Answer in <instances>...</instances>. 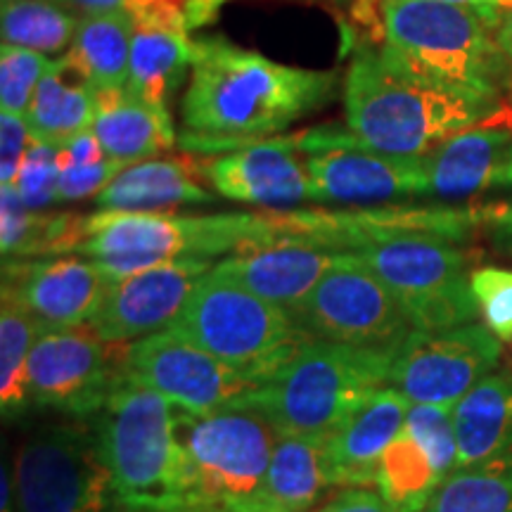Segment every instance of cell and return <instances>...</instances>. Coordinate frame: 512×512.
Wrapping results in <instances>:
<instances>
[{
    "mask_svg": "<svg viewBox=\"0 0 512 512\" xmlns=\"http://www.w3.org/2000/svg\"><path fill=\"white\" fill-rule=\"evenodd\" d=\"M337 83L335 72L290 67L226 38H202L181 102L183 126L211 143L261 140L328 105Z\"/></svg>",
    "mask_w": 512,
    "mask_h": 512,
    "instance_id": "cell-1",
    "label": "cell"
},
{
    "mask_svg": "<svg viewBox=\"0 0 512 512\" xmlns=\"http://www.w3.org/2000/svg\"><path fill=\"white\" fill-rule=\"evenodd\" d=\"M380 50L403 72L446 93L498 105L512 67L482 12L441 0H380Z\"/></svg>",
    "mask_w": 512,
    "mask_h": 512,
    "instance_id": "cell-2",
    "label": "cell"
},
{
    "mask_svg": "<svg viewBox=\"0 0 512 512\" xmlns=\"http://www.w3.org/2000/svg\"><path fill=\"white\" fill-rule=\"evenodd\" d=\"M494 107L418 81L380 48H358L344 79L349 133L387 155H425Z\"/></svg>",
    "mask_w": 512,
    "mask_h": 512,
    "instance_id": "cell-3",
    "label": "cell"
},
{
    "mask_svg": "<svg viewBox=\"0 0 512 512\" xmlns=\"http://www.w3.org/2000/svg\"><path fill=\"white\" fill-rule=\"evenodd\" d=\"M278 242L271 214L181 216L174 211H98L81 216L69 252L83 254L110 280L181 259H223Z\"/></svg>",
    "mask_w": 512,
    "mask_h": 512,
    "instance_id": "cell-4",
    "label": "cell"
},
{
    "mask_svg": "<svg viewBox=\"0 0 512 512\" xmlns=\"http://www.w3.org/2000/svg\"><path fill=\"white\" fill-rule=\"evenodd\" d=\"M119 512H185V458L176 406L133 377L91 418Z\"/></svg>",
    "mask_w": 512,
    "mask_h": 512,
    "instance_id": "cell-5",
    "label": "cell"
},
{
    "mask_svg": "<svg viewBox=\"0 0 512 512\" xmlns=\"http://www.w3.org/2000/svg\"><path fill=\"white\" fill-rule=\"evenodd\" d=\"M399 349L309 339L287 366L235 408L261 413L278 434L328 439L363 401L387 387Z\"/></svg>",
    "mask_w": 512,
    "mask_h": 512,
    "instance_id": "cell-6",
    "label": "cell"
},
{
    "mask_svg": "<svg viewBox=\"0 0 512 512\" xmlns=\"http://www.w3.org/2000/svg\"><path fill=\"white\" fill-rule=\"evenodd\" d=\"M169 330L252 377L259 387L309 342L290 311L256 297L214 268L202 275Z\"/></svg>",
    "mask_w": 512,
    "mask_h": 512,
    "instance_id": "cell-7",
    "label": "cell"
},
{
    "mask_svg": "<svg viewBox=\"0 0 512 512\" xmlns=\"http://www.w3.org/2000/svg\"><path fill=\"white\" fill-rule=\"evenodd\" d=\"M176 437L185 458V512H211L233 510L259 491L278 432L252 408L192 415L176 406Z\"/></svg>",
    "mask_w": 512,
    "mask_h": 512,
    "instance_id": "cell-8",
    "label": "cell"
},
{
    "mask_svg": "<svg viewBox=\"0 0 512 512\" xmlns=\"http://www.w3.org/2000/svg\"><path fill=\"white\" fill-rule=\"evenodd\" d=\"M351 254L387 285L413 330L446 332L477 320L470 259L453 240L401 235L351 249Z\"/></svg>",
    "mask_w": 512,
    "mask_h": 512,
    "instance_id": "cell-9",
    "label": "cell"
},
{
    "mask_svg": "<svg viewBox=\"0 0 512 512\" xmlns=\"http://www.w3.org/2000/svg\"><path fill=\"white\" fill-rule=\"evenodd\" d=\"M15 512H119L91 420L43 422L17 446Z\"/></svg>",
    "mask_w": 512,
    "mask_h": 512,
    "instance_id": "cell-10",
    "label": "cell"
},
{
    "mask_svg": "<svg viewBox=\"0 0 512 512\" xmlns=\"http://www.w3.org/2000/svg\"><path fill=\"white\" fill-rule=\"evenodd\" d=\"M128 377V344L105 342L91 325L48 328L29 356V399L31 406L91 420Z\"/></svg>",
    "mask_w": 512,
    "mask_h": 512,
    "instance_id": "cell-11",
    "label": "cell"
},
{
    "mask_svg": "<svg viewBox=\"0 0 512 512\" xmlns=\"http://www.w3.org/2000/svg\"><path fill=\"white\" fill-rule=\"evenodd\" d=\"M290 313L297 328L318 342L399 349L413 335L394 294L351 252L339 254L316 290Z\"/></svg>",
    "mask_w": 512,
    "mask_h": 512,
    "instance_id": "cell-12",
    "label": "cell"
},
{
    "mask_svg": "<svg viewBox=\"0 0 512 512\" xmlns=\"http://www.w3.org/2000/svg\"><path fill=\"white\" fill-rule=\"evenodd\" d=\"M309 171L313 202L370 204L422 195V155L401 157L358 143L349 128L320 126L294 138Z\"/></svg>",
    "mask_w": 512,
    "mask_h": 512,
    "instance_id": "cell-13",
    "label": "cell"
},
{
    "mask_svg": "<svg viewBox=\"0 0 512 512\" xmlns=\"http://www.w3.org/2000/svg\"><path fill=\"white\" fill-rule=\"evenodd\" d=\"M128 373L192 415L235 408L259 389L252 377L169 328L128 344Z\"/></svg>",
    "mask_w": 512,
    "mask_h": 512,
    "instance_id": "cell-14",
    "label": "cell"
},
{
    "mask_svg": "<svg viewBox=\"0 0 512 512\" xmlns=\"http://www.w3.org/2000/svg\"><path fill=\"white\" fill-rule=\"evenodd\" d=\"M501 339L470 323L446 332H420L396 351L389 384L411 403L456 406L475 384L498 368Z\"/></svg>",
    "mask_w": 512,
    "mask_h": 512,
    "instance_id": "cell-15",
    "label": "cell"
},
{
    "mask_svg": "<svg viewBox=\"0 0 512 512\" xmlns=\"http://www.w3.org/2000/svg\"><path fill=\"white\" fill-rule=\"evenodd\" d=\"M209 259H181L147 268L128 278L112 280L98 313L88 325L105 342L131 344L140 337L166 330L202 275L214 268Z\"/></svg>",
    "mask_w": 512,
    "mask_h": 512,
    "instance_id": "cell-16",
    "label": "cell"
},
{
    "mask_svg": "<svg viewBox=\"0 0 512 512\" xmlns=\"http://www.w3.org/2000/svg\"><path fill=\"white\" fill-rule=\"evenodd\" d=\"M112 280L95 261L57 256V259H5L3 294L17 299L48 328L88 325L98 313Z\"/></svg>",
    "mask_w": 512,
    "mask_h": 512,
    "instance_id": "cell-17",
    "label": "cell"
},
{
    "mask_svg": "<svg viewBox=\"0 0 512 512\" xmlns=\"http://www.w3.org/2000/svg\"><path fill=\"white\" fill-rule=\"evenodd\" d=\"M512 147V102L501 100L475 121L422 155V197L465 200L498 188Z\"/></svg>",
    "mask_w": 512,
    "mask_h": 512,
    "instance_id": "cell-18",
    "label": "cell"
},
{
    "mask_svg": "<svg viewBox=\"0 0 512 512\" xmlns=\"http://www.w3.org/2000/svg\"><path fill=\"white\" fill-rule=\"evenodd\" d=\"M211 188L221 197L256 207H294L313 202L304 155L294 138L256 140L207 166Z\"/></svg>",
    "mask_w": 512,
    "mask_h": 512,
    "instance_id": "cell-19",
    "label": "cell"
},
{
    "mask_svg": "<svg viewBox=\"0 0 512 512\" xmlns=\"http://www.w3.org/2000/svg\"><path fill=\"white\" fill-rule=\"evenodd\" d=\"M408 408V396L387 384L325 439V472L330 489L375 486L377 467L384 451L406 425Z\"/></svg>",
    "mask_w": 512,
    "mask_h": 512,
    "instance_id": "cell-20",
    "label": "cell"
},
{
    "mask_svg": "<svg viewBox=\"0 0 512 512\" xmlns=\"http://www.w3.org/2000/svg\"><path fill=\"white\" fill-rule=\"evenodd\" d=\"M339 254L342 252L306 242L278 240L273 245L223 256L214 264V273L233 280L266 302L294 311L337 264Z\"/></svg>",
    "mask_w": 512,
    "mask_h": 512,
    "instance_id": "cell-21",
    "label": "cell"
},
{
    "mask_svg": "<svg viewBox=\"0 0 512 512\" xmlns=\"http://www.w3.org/2000/svg\"><path fill=\"white\" fill-rule=\"evenodd\" d=\"M328 489L325 439L278 434L264 484L230 512H306Z\"/></svg>",
    "mask_w": 512,
    "mask_h": 512,
    "instance_id": "cell-22",
    "label": "cell"
},
{
    "mask_svg": "<svg viewBox=\"0 0 512 512\" xmlns=\"http://www.w3.org/2000/svg\"><path fill=\"white\" fill-rule=\"evenodd\" d=\"M93 133L105 155L124 169L171 150L176 140L171 117L157 112L126 86L98 91Z\"/></svg>",
    "mask_w": 512,
    "mask_h": 512,
    "instance_id": "cell-23",
    "label": "cell"
},
{
    "mask_svg": "<svg viewBox=\"0 0 512 512\" xmlns=\"http://www.w3.org/2000/svg\"><path fill=\"white\" fill-rule=\"evenodd\" d=\"M458 470L512 451V370H494L453 406Z\"/></svg>",
    "mask_w": 512,
    "mask_h": 512,
    "instance_id": "cell-24",
    "label": "cell"
},
{
    "mask_svg": "<svg viewBox=\"0 0 512 512\" xmlns=\"http://www.w3.org/2000/svg\"><path fill=\"white\" fill-rule=\"evenodd\" d=\"M98 110V88L76 72L67 57H57L38 83L27 112L31 140L62 147L91 131Z\"/></svg>",
    "mask_w": 512,
    "mask_h": 512,
    "instance_id": "cell-25",
    "label": "cell"
},
{
    "mask_svg": "<svg viewBox=\"0 0 512 512\" xmlns=\"http://www.w3.org/2000/svg\"><path fill=\"white\" fill-rule=\"evenodd\" d=\"M216 197L181 159H147L126 166L95 197L100 211H171L181 204H211Z\"/></svg>",
    "mask_w": 512,
    "mask_h": 512,
    "instance_id": "cell-26",
    "label": "cell"
},
{
    "mask_svg": "<svg viewBox=\"0 0 512 512\" xmlns=\"http://www.w3.org/2000/svg\"><path fill=\"white\" fill-rule=\"evenodd\" d=\"M192 62L195 43L190 41V34L136 24L126 88L157 112L171 117V102L185 76L192 72Z\"/></svg>",
    "mask_w": 512,
    "mask_h": 512,
    "instance_id": "cell-27",
    "label": "cell"
},
{
    "mask_svg": "<svg viewBox=\"0 0 512 512\" xmlns=\"http://www.w3.org/2000/svg\"><path fill=\"white\" fill-rule=\"evenodd\" d=\"M136 19L131 12L83 15L76 38L64 55L83 79L102 88H124L131 64V43Z\"/></svg>",
    "mask_w": 512,
    "mask_h": 512,
    "instance_id": "cell-28",
    "label": "cell"
},
{
    "mask_svg": "<svg viewBox=\"0 0 512 512\" xmlns=\"http://www.w3.org/2000/svg\"><path fill=\"white\" fill-rule=\"evenodd\" d=\"M444 477L418 439L401 430L380 460L375 489L392 512H425Z\"/></svg>",
    "mask_w": 512,
    "mask_h": 512,
    "instance_id": "cell-29",
    "label": "cell"
},
{
    "mask_svg": "<svg viewBox=\"0 0 512 512\" xmlns=\"http://www.w3.org/2000/svg\"><path fill=\"white\" fill-rule=\"evenodd\" d=\"M43 330H48L46 323H41L10 294H3V306H0V408H3L5 418H15L31 406L29 356Z\"/></svg>",
    "mask_w": 512,
    "mask_h": 512,
    "instance_id": "cell-30",
    "label": "cell"
},
{
    "mask_svg": "<svg viewBox=\"0 0 512 512\" xmlns=\"http://www.w3.org/2000/svg\"><path fill=\"white\" fill-rule=\"evenodd\" d=\"M81 15L55 0H3L0 31L3 43L43 55L69 53Z\"/></svg>",
    "mask_w": 512,
    "mask_h": 512,
    "instance_id": "cell-31",
    "label": "cell"
},
{
    "mask_svg": "<svg viewBox=\"0 0 512 512\" xmlns=\"http://www.w3.org/2000/svg\"><path fill=\"white\" fill-rule=\"evenodd\" d=\"M425 512H512V451L451 472Z\"/></svg>",
    "mask_w": 512,
    "mask_h": 512,
    "instance_id": "cell-32",
    "label": "cell"
},
{
    "mask_svg": "<svg viewBox=\"0 0 512 512\" xmlns=\"http://www.w3.org/2000/svg\"><path fill=\"white\" fill-rule=\"evenodd\" d=\"M50 62L36 50L3 43L0 48V110L27 117L31 100L50 69Z\"/></svg>",
    "mask_w": 512,
    "mask_h": 512,
    "instance_id": "cell-33",
    "label": "cell"
},
{
    "mask_svg": "<svg viewBox=\"0 0 512 512\" xmlns=\"http://www.w3.org/2000/svg\"><path fill=\"white\" fill-rule=\"evenodd\" d=\"M403 430L413 434L418 444L432 458L441 477L458 470V441L453 427V406L434 403H411Z\"/></svg>",
    "mask_w": 512,
    "mask_h": 512,
    "instance_id": "cell-34",
    "label": "cell"
},
{
    "mask_svg": "<svg viewBox=\"0 0 512 512\" xmlns=\"http://www.w3.org/2000/svg\"><path fill=\"white\" fill-rule=\"evenodd\" d=\"M60 147L46 143H31L15 181V190L29 209L43 211L60 202Z\"/></svg>",
    "mask_w": 512,
    "mask_h": 512,
    "instance_id": "cell-35",
    "label": "cell"
},
{
    "mask_svg": "<svg viewBox=\"0 0 512 512\" xmlns=\"http://www.w3.org/2000/svg\"><path fill=\"white\" fill-rule=\"evenodd\" d=\"M470 285L486 328L501 342H512V268H475Z\"/></svg>",
    "mask_w": 512,
    "mask_h": 512,
    "instance_id": "cell-36",
    "label": "cell"
},
{
    "mask_svg": "<svg viewBox=\"0 0 512 512\" xmlns=\"http://www.w3.org/2000/svg\"><path fill=\"white\" fill-rule=\"evenodd\" d=\"M121 171L124 166L110 157L91 164H60L57 197L60 202H81L88 197H98Z\"/></svg>",
    "mask_w": 512,
    "mask_h": 512,
    "instance_id": "cell-37",
    "label": "cell"
},
{
    "mask_svg": "<svg viewBox=\"0 0 512 512\" xmlns=\"http://www.w3.org/2000/svg\"><path fill=\"white\" fill-rule=\"evenodd\" d=\"M31 140L27 119L17 114H0V185H15L19 166L27 157Z\"/></svg>",
    "mask_w": 512,
    "mask_h": 512,
    "instance_id": "cell-38",
    "label": "cell"
},
{
    "mask_svg": "<svg viewBox=\"0 0 512 512\" xmlns=\"http://www.w3.org/2000/svg\"><path fill=\"white\" fill-rule=\"evenodd\" d=\"M316 512H392L389 505L382 501L377 489L370 486H351V489H342L330 503Z\"/></svg>",
    "mask_w": 512,
    "mask_h": 512,
    "instance_id": "cell-39",
    "label": "cell"
},
{
    "mask_svg": "<svg viewBox=\"0 0 512 512\" xmlns=\"http://www.w3.org/2000/svg\"><path fill=\"white\" fill-rule=\"evenodd\" d=\"M477 214L479 223L491 228L498 247L512 252V197L496 204H486V207L477 209Z\"/></svg>",
    "mask_w": 512,
    "mask_h": 512,
    "instance_id": "cell-40",
    "label": "cell"
},
{
    "mask_svg": "<svg viewBox=\"0 0 512 512\" xmlns=\"http://www.w3.org/2000/svg\"><path fill=\"white\" fill-rule=\"evenodd\" d=\"M79 15H100V12H128V0H69Z\"/></svg>",
    "mask_w": 512,
    "mask_h": 512,
    "instance_id": "cell-41",
    "label": "cell"
},
{
    "mask_svg": "<svg viewBox=\"0 0 512 512\" xmlns=\"http://www.w3.org/2000/svg\"><path fill=\"white\" fill-rule=\"evenodd\" d=\"M228 0H192V29L207 27L219 15Z\"/></svg>",
    "mask_w": 512,
    "mask_h": 512,
    "instance_id": "cell-42",
    "label": "cell"
},
{
    "mask_svg": "<svg viewBox=\"0 0 512 512\" xmlns=\"http://www.w3.org/2000/svg\"><path fill=\"white\" fill-rule=\"evenodd\" d=\"M441 3H451V5H460V8H472L482 12V15L489 19L496 29L498 24H501V15L494 10V0H441Z\"/></svg>",
    "mask_w": 512,
    "mask_h": 512,
    "instance_id": "cell-43",
    "label": "cell"
},
{
    "mask_svg": "<svg viewBox=\"0 0 512 512\" xmlns=\"http://www.w3.org/2000/svg\"><path fill=\"white\" fill-rule=\"evenodd\" d=\"M496 38H498V46H501L503 55L508 57V62L512 67V12L503 15L501 24H498V29H496Z\"/></svg>",
    "mask_w": 512,
    "mask_h": 512,
    "instance_id": "cell-44",
    "label": "cell"
},
{
    "mask_svg": "<svg viewBox=\"0 0 512 512\" xmlns=\"http://www.w3.org/2000/svg\"><path fill=\"white\" fill-rule=\"evenodd\" d=\"M0 505L3 512H15V486H12V475L8 472V465H3V496H0Z\"/></svg>",
    "mask_w": 512,
    "mask_h": 512,
    "instance_id": "cell-45",
    "label": "cell"
},
{
    "mask_svg": "<svg viewBox=\"0 0 512 512\" xmlns=\"http://www.w3.org/2000/svg\"><path fill=\"white\" fill-rule=\"evenodd\" d=\"M498 188L512 190V147H510L508 162H505V169H503V174H501V181H498Z\"/></svg>",
    "mask_w": 512,
    "mask_h": 512,
    "instance_id": "cell-46",
    "label": "cell"
},
{
    "mask_svg": "<svg viewBox=\"0 0 512 512\" xmlns=\"http://www.w3.org/2000/svg\"><path fill=\"white\" fill-rule=\"evenodd\" d=\"M494 10L503 19V15H508V12H512V0H494Z\"/></svg>",
    "mask_w": 512,
    "mask_h": 512,
    "instance_id": "cell-47",
    "label": "cell"
},
{
    "mask_svg": "<svg viewBox=\"0 0 512 512\" xmlns=\"http://www.w3.org/2000/svg\"><path fill=\"white\" fill-rule=\"evenodd\" d=\"M55 3H62V5H69V0H55ZM72 8V5H69Z\"/></svg>",
    "mask_w": 512,
    "mask_h": 512,
    "instance_id": "cell-48",
    "label": "cell"
},
{
    "mask_svg": "<svg viewBox=\"0 0 512 512\" xmlns=\"http://www.w3.org/2000/svg\"><path fill=\"white\" fill-rule=\"evenodd\" d=\"M211 512H230V510H211Z\"/></svg>",
    "mask_w": 512,
    "mask_h": 512,
    "instance_id": "cell-49",
    "label": "cell"
}]
</instances>
